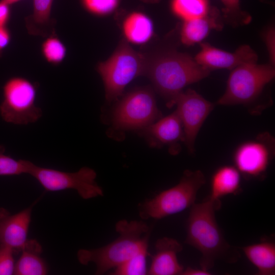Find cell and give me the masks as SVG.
<instances>
[{
    "label": "cell",
    "instance_id": "12",
    "mask_svg": "<svg viewBox=\"0 0 275 275\" xmlns=\"http://www.w3.org/2000/svg\"><path fill=\"white\" fill-rule=\"evenodd\" d=\"M201 49L194 58L201 66L212 69L232 70L243 64L257 63L258 56L248 45H243L234 52H228L208 43H201Z\"/></svg>",
    "mask_w": 275,
    "mask_h": 275
},
{
    "label": "cell",
    "instance_id": "23",
    "mask_svg": "<svg viewBox=\"0 0 275 275\" xmlns=\"http://www.w3.org/2000/svg\"><path fill=\"white\" fill-rule=\"evenodd\" d=\"M41 52L47 63L53 65H59L65 59L67 48L62 41L53 33L47 36L42 42Z\"/></svg>",
    "mask_w": 275,
    "mask_h": 275
},
{
    "label": "cell",
    "instance_id": "16",
    "mask_svg": "<svg viewBox=\"0 0 275 275\" xmlns=\"http://www.w3.org/2000/svg\"><path fill=\"white\" fill-rule=\"evenodd\" d=\"M218 11L209 10L205 16L184 21L180 31V40L186 45L201 42L213 29L220 30L222 24Z\"/></svg>",
    "mask_w": 275,
    "mask_h": 275
},
{
    "label": "cell",
    "instance_id": "15",
    "mask_svg": "<svg viewBox=\"0 0 275 275\" xmlns=\"http://www.w3.org/2000/svg\"><path fill=\"white\" fill-rule=\"evenodd\" d=\"M182 250V245L174 238L164 237L158 239L147 274H182L184 268L178 262L177 254Z\"/></svg>",
    "mask_w": 275,
    "mask_h": 275
},
{
    "label": "cell",
    "instance_id": "21",
    "mask_svg": "<svg viewBox=\"0 0 275 275\" xmlns=\"http://www.w3.org/2000/svg\"><path fill=\"white\" fill-rule=\"evenodd\" d=\"M248 260L257 268V274H275V244L269 241H263L243 247Z\"/></svg>",
    "mask_w": 275,
    "mask_h": 275
},
{
    "label": "cell",
    "instance_id": "19",
    "mask_svg": "<svg viewBox=\"0 0 275 275\" xmlns=\"http://www.w3.org/2000/svg\"><path fill=\"white\" fill-rule=\"evenodd\" d=\"M53 0H33V12L25 18L29 34L43 37L54 32V22L51 19Z\"/></svg>",
    "mask_w": 275,
    "mask_h": 275
},
{
    "label": "cell",
    "instance_id": "14",
    "mask_svg": "<svg viewBox=\"0 0 275 275\" xmlns=\"http://www.w3.org/2000/svg\"><path fill=\"white\" fill-rule=\"evenodd\" d=\"M142 130L151 146H168L173 154L179 152V142H184L182 123L176 111Z\"/></svg>",
    "mask_w": 275,
    "mask_h": 275
},
{
    "label": "cell",
    "instance_id": "11",
    "mask_svg": "<svg viewBox=\"0 0 275 275\" xmlns=\"http://www.w3.org/2000/svg\"><path fill=\"white\" fill-rule=\"evenodd\" d=\"M273 143V138L264 133L241 144L233 155L235 167L241 175L248 179L263 176L272 157Z\"/></svg>",
    "mask_w": 275,
    "mask_h": 275
},
{
    "label": "cell",
    "instance_id": "2",
    "mask_svg": "<svg viewBox=\"0 0 275 275\" xmlns=\"http://www.w3.org/2000/svg\"><path fill=\"white\" fill-rule=\"evenodd\" d=\"M210 71L187 53L169 51L147 58L144 75L172 106L185 87L206 77Z\"/></svg>",
    "mask_w": 275,
    "mask_h": 275
},
{
    "label": "cell",
    "instance_id": "29",
    "mask_svg": "<svg viewBox=\"0 0 275 275\" xmlns=\"http://www.w3.org/2000/svg\"><path fill=\"white\" fill-rule=\"evenodd\" d=\"M264 39L268 52L270 64L274 66L275 63V31L272 26L265 32Z\"/></svg>",
    "mask_w": 275,
    "mask_h": 275
},
{
    "label": "cell",
    "instance_id": "6",
    "mask_svg": "<svg viewBox=\"0 0 275 275\" xmlns=\"http://www.w3.org/2000/svg\"><path fill=\"white\" fill-rule=\"evenodd\" d=\"M274 76V66L270 63H254L239 65L230 73L225 92L217 104L233 105L251 103Z\"/></svg>",
    "mask_w": 275,
    "mask_h": 275
},
{
    "label": "cell",
    "instance_id": "8",
    "mask_svg": "<svg viewBox=\"0 0 275 275\" xmlns=\"http://www.w3.org/2000/svg\"><path fill=\"white\" fill-rule=\"evenodd\" d=\"M161 115L153 92L142 88L127 93L118 102L113 112L112 123L118 130H143Z\"/></svg>",
    "mask_w": 275,
    "mask_h": 275
},
{
    "label": "cell",
    "instance_id": "3",
    "mask_svg": "<svg viewBox=\"0 0 275 275\" xmlns=\"http://www.w3.org/2000/svg\"><path fill=\"white\" fill-rule=\"evenodd\" d=\"M115 229L119 236L111 243L97 249H80L77 253L81 264L91 262L95 264L97 275L104 274L148 249L151 228L145 222L120 220L116 223Z\"/></svg>",
    "mask_w": 275,
    "mask_h": 275
},
{
    "label": "cell",
    "instance_id": "20",
    "mask_svg": "<svg viewBox=\"0 0 275 275\" xmlns=\"http://www.w3.org/2000/svg\"><path fill=\"white\" fill-rule=\"evenodd\" d=\"M241 174L234 166H224L213 174L210 182L213 199H220L228 195H236L240 191Z\"/></svg>",
    "mask_w": 275,
    "mask_h": 275
},
{
    "label": "cell",
    "instance_id": "5",
    "mask_svg": "<svg viewBox=\"0 0 275 275\" xmlns=\"http://www.w3.org/2000/svg\"><path fill=\"white\" fill-rule=\"evenodd\" d=\"M147 60L144 55L122 41L107 60L97 64L96 70L103 81L107 101L116 100L129 82L144 75Z\"/></svg>",
    "mask_w": 275,
    "mask_h": 275
},
{
    "label": "cell",
    "instance_id": "17",
    "mask_svg": "<svg viewBox=\"0 0 275 275\" xmlns=\"http://www.w3.org/2000/svg\"><path fill=\"white\" fill-rule=\"evenodd\" d=\"M42 246L35 239H28L23 247L21 254L15 262L14 274L44 275L48 272L45 261L41 257Z\"/></svg>",
    "mask_w": 275,
    "mask_h": 275
},
{
    "label": "cell",
    "instance_id": "30",
    "mask_svg": "<svg viewBox=\"0 0 275 275\" xmlns=\"http://www.w3.org/2000/svg\"><path fill=\"white\" fill-rule=\"evenodd\" d=\"M11 15L10 5L0 1V27L7 26Z\"/></svg>",
    "mask_w": 275,
    "mask_h": 275
},
{
    "label": "cell",
    "instance_id": "13",
    "mask_svg": "<svg viewBox=\"0 0 275 275\" xmlns=\"http://www.w3.org/2000/svg\"><path fill=\"white\" fill-rule=\"evenodd\" d=\"M33 205L14 214L0 208V244L10 247L15 254L21 252L28 240Z\"/></svg>",
    "mask_w": 275,
    "mask_h": 275
},
{
    "label": "cell",
    "instance_id": "25",
    "mask_svg": "<svg viewBox=\"0 0 275 275\" xmlns=\"http://www.w3.org/2000/svg\"><path fill=\"white\" fill-rule=\"evenodd\" d=\"M6 148L0 145V176H15L29 174L32 162L16 160L5 154Z\"/></svg>",
    "mask_w": 275,
    "mask_h": 275
},
{
    "label": "cell",
    "instance_id": "27",
    "mask_svg": "<svg viewBox=\"0 0 275 275\" xmlns=\"http://www.w3.org/2000/svg\"><path fill=\"white\" fill-rule=\"evenodd\" d=\"M84 8L90 13L104 16L113 13L117 8L119 0H80Z\"/></svg>",
    "mask_w": 275,
    "mask_h": 275
},
{
    "label": "cell",
    "instance_id": "24",
    "mask_svg": "<svg viewBox=\"0 0 275 275\" xmlns=\"http://www.w3.org/2000/svg\"><path fill=\"white\" fill-rule=\"evenodd\" d=\"M148 249L132 256L125 262L114 268L113 275H145L148 273L147 258Z\"/></svg>",
    "mask_w": 275,
    "mask_h": 275
},
{
    "label": "cell",
    "instance_id": "33",
    "mask_svg": "<svg viewBox=\"0 0 275 275\" xmlns=\"http://www.w3.org/2000/svg\"><path fill=\"white\" fill-rule=\"evenodd\" d=\"M142 2L148 4H155L158 3L160 0H141Z\"/></svg>",
    "mask_w": 275,
    "mask_h": 275
},
{
    "label": "cell",
    "instance_id": "31",
    "mask_svg": "<svg viewBox=\"0 0 275 275\" xmlns=\"http://www.w3.org/2000/svg\"><path fill=\"white\" fill-rule=\"evenodd\" d=\"M11 40V34L7 27H0V58L4 50L10 43Z\"/></svg>",
    "mask_w": 275,
    "mask_h": 275
},
{
    "label": "cell",
    "instance_id": "1",
    "mask_svg": "<svg viewBox=\"0 0 275 275\" xmlns=\"http://www.w3.org/2000/svg\"><path fill=\"white\" fill-rule=\"evenodd\" d=\"M220 199L208 196L200 203L191 206L186 223L185 242L202 254L201 268L208 270L216 261L235 263L240 255L225 239L215 218V211L221 208Z\"/></svg>",
    "mask_w": 275,
    "mask_h": 275
},
{
    "label": "cell",
    "instance_id": "4",
    "mask_svg": "<svg viewBox=\"0 0 275 275\" xmlns=\"http://www.w3.org/2000/svg\"><path fill=\"white\" fill-rule=\"evenodd\" d=\"M205 183V177L201 171L185 170L176 185L139 204L140 217L142 220L159 219L190 208L195 204L198 190Z\"/></svg>",
    "mask_w": 275,
    "mask_h": 275
},
{
    "label": "cell",
    "instance_id": "26",
    "mask_svg": "<svg viewBox=\"0 0 275 275\" xmlns=\"http://www.w3.org/2000/svg\"><path fill=\"white\" fill-rule=\"evenodd\" d=\"M224 6L223 12L226 19L233 25L248 23L250 16L243 12L240 7V0H221Z\"/></svg>",
    "mask_w": 275,
    "mask_h": 275
},
{
    "label": "cell",
    "instance_id": "10",
    "mask_svg": "<svg viewBox=\"0 0 275 275\" xmlns=\"http://www.w3.org/2000/svg\"><path fill=\"white\" fill-rule=\"evenodd\" d=\"M175 111L183 127L184 142L193 153L197 134L205 120L213 108V104L194 90L182 92L176 98Z\"/></svg>",
    "mask_w": 275,
    "mask_h": 275
},
{
    "label": "cell",
    "instance_id": "28",
    "mask_svg": "<svg viewBox=\"0 0 275 275\" xmlns=\"http://www.w3.org/2000/svg\"><path fill=\"white\" fill-rule=\"evenodd\" d=\"M15 253L10 247L0 244V275H12L14 273Z\"/></svg>",
    "mask_w": 275,
    "mask_h": 275
},
{
    "label": "cell",
    "instance_id": "34",
    "mask_svg": "<svg viewBox=\"0 0 275 275\" xmlns=\"http://www.w3.org/2000/svg\"><path fill=\"white\" fill-rule=\"evenodd\" d=\"M7 3L9 4V5H12L13 4L17 3L21 0H2Z\"/></svg>",
    "mask_w": 275,
    "mask_h": 275
},
{
    "label": "cell",
    "instance_id": "32",
    "mask_svg": "<svg viewBox=\"0 0 275 275\" xmlns=\"http://www.w3.org/2000/svg\"><path fill=\"white\" fill-rule=\"evenodd\" d=\"M211 273L201 268H197L188 267L184 269L181 275H209Z\"/></svg>",
    "mask_w": 275,
    "mask_h": 275
},
{
    "label": "cell",
    "instance_id": "9",
    "mask_svg": "<svg viewBox=\"0 0 275 275\" xmlns=\"http://www.w3.org/2000/svg\"><path fill=\"white\" fill-rule=\"evenodd\" d=\"M28 174L35 178L46 191L72 189L85 200L103 195L102 188L95 180L96 172L87 167L75 172H66L39 167L32 162Z\"/></svg>",
    "mask_w": 275,
    "mask_h": 275
},
{
    "label": "cell",
    "instance_id": "22",
    "mask_svg": "<svg viewBox=\"0 0 275 275\" xmlns=\"http://www.w3.org/2000/svg\"><path fill=\"white\" fill-rule=\"evenodd\" d=\"M171 8L183 21L204 16L209 11L208 0H172Z\"/></svg>",
    "mask_w": 275,
    "mask_h": 275
},
{
    "label": "cell",
    "instance_id": "18",
    "mask_svg": "<svg viewBox=\"0 0 275 275\" xmlns=\"http://www.w3.org/2000/svg\"><path fill=\"white\" fill-rule=\"evenodd\" d=\"M122 33L128 43L140 45L146 43L154 34L152 20L141 12H132L127 15L122 25Z\"/></svg>",
    "mask_w": 275,
    "mask_h": 275
},
{
    "label": "cell",
    "instance_id": "7",
    "mask_svg": "<svg viewBox=\"0 0 275 275\" xmlns=\"http://www.w3.org/2000/svg\"><path fill=\"white\" fill-rule=\"evenodd\" d=\"M38 85L21 76L8 79L3 87V100L0 115L6 122L27 125L37 121L42 116L36 105Z\"/></svg>",
    "mask_w": 275,
    "mask_h": 275
}]
</instances>
